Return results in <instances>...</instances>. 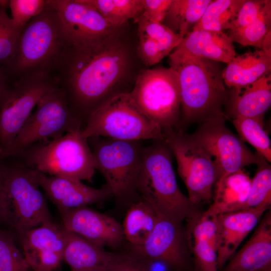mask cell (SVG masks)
Instances as JSON below:
<instances>
[{"instance_id": "1", "label": "cell", "mask_w": 271, "mask_h": 271, "mask_svg": "<svg viewBox=\"0 0 271 271\" xmlns=\"http://www.w3.org/2000/svg\"><path fill=\"white\" fill-rule=\"evenodd\" d=\"M128 62L127 50L116 35L91 44L69 45L54 76L83 124L94 109L117 94L114 90Z\"/></svg>"}, {"instance_id": "2", "label": "cell", "mask_w": 271, "mask_h": 271, "mask_svg": "<svg viewBox=\"0 0 271 271\" xmlns=\"http://www.w3.org/2000/svg\"><path fill=\"white\" fill-rule=\"evenodd\" d=\"M173 155L163 140L144 147L137 191L157 214L181 224L198 218L200 213L179 189L173 167Z\"/></svg>"}, {"instance_id": "3", "label": "cell", "mask_w": 271, "mask_h": 271, "mask_svg": "<svg viewBox=\"0 0 271 271\" xmlns=\"http://www.w3.org/2000/svg\"><path fill=\"white\" fill-rule=\"evenodd\" d=\"M169 64L179 78L181 120L177 130L212 118H226L223 109L228 94L218 62L186 57Z\"/></svg>"}, {"instance_id": "4", "label": "cell", "mask_w": 271, "mask_h": 271, "mask_svg": "<svg viewBox=\"0 0 271 271\" xmlns=\"http://www.w3.org/2000/svg\"><path fill=\"white\" fill-rule=\"evenodd\" d=\"M70 44L62 23L49 4L22 29L13 57L6 68L19 78L44 72L53 75Z\"/></svg>"}, {"instance_id": "5", "label": "cell", "mask_w": 271, "mask_h": 271, "mask_svg": "<svg viewBox=\"0 0 271 271\" xmlns=\"http://www.w3.org/2000/svg\"><path fill=\"white\" fill-rule=\"evenodd\" d=\"M40 188L31 169L20 163L2 165L0 224L20 239L31 229L52 221Z\"/></svg>"}, {"instance_id": "6", "label": "cell", "mask_w": 271, "mask_h": 271, "mask_svg": "<svg viewBox=\"0 0 271 271\" xmlns=\"http://www.w3.org/2000/svg\"><path fill=\"white\" fill-rule=\"evenodd\" d=\"M18 158L21 165L45 174L91 182L96 166L87 139L81 129L37 143Z\"/></svg>"}, {"instance_id": "7", "label": "cell", "mask_w": 271, "mask_h": 271, "mask_svg": "<svg viewBox=\"0 0 271 271\" xmlns=\"http://www.w3.org/2000/svg\"><path fill=\"white\" fill-rule=\"evenodd\" d=\"M82 136L122 141L163 140V130L138 107L129 92L111 97L85 120Z\"/></svg>"}, {"instance_id": "8", "label": "cell", "mask_w": 271, "mask_h": 271, "mask_svg": "<svg viewBox=\"0 0 271 271\" xmlns=\"http://www.w3.org/2000/svg\"><path fill=\"white\" fill-rule=\"evenodd\" d=\"M87 141L96 166L104 177L112 196L119 202L136 197L137 183L140 172L142 141H122L91 137Z\"/></svg>"}, {"instance_id": "9", "label": "cell", "mask_w": 271, "mask_h": 271, "mask_svg": "<svg viewBox=\"0 0 271 271\" xmlns=\"http://www.w3.org/2000/svg\"><path fill=\"white\" fill-rule=\"evenodd\" d=\"M82 125L71 110L65 91L57 85L40 99L35 111L0 159L18 158L32 146L81 130Z\"/></svg>"}, {"instance_id": "10", "label": "cell", "mask_w": 271, "mask_h": 271, "mask_svg": "<svg viewBox=\"0 0 271 271\" xmlns=\"http://www.w3.org/2000/svg\"><path fill=\"white\" fill-rule=\"evenodd\" d=\"M129 92L140 109L162 130L166 128L178 130L181 101L175 70L171 67L144 70Z\"/></svg>"}, {"instance_id": "11", "label": "cell", "mask_w": 271, "mask_h": 271, "mask_svg": "<svg viewBox=\"0 0 271 271\" xmlns=\"http://www.w3.org/2000/svg\"><path fill=\"white\" fill-rule=\"evenodd\" d=\"M163 139L177 163V170L187 188L190 200L197 205L213 198L218 174L211 156L183 130L163 129Z\"/></svg>"}, {"instance_id": "12", "label": "cell", "mask_w": 271, "mask_h": 271, "mask_svg": "<svg viewBox=\"0 0 271 271\" xmlns=\"http://www.w3.org/2000/svg\"><path fill=\"white\" fill-rule=\"evenodd\" d=\"M55 77L40 72L18 78L0 102V157L11 146L40 99L57 85Z\"/></svg>"}, {"instance_id": "13", "label": "cell", "mask_w": 271, "mask_h": 271, "mask_svg": "<svg viewBox=\"0 0 271 271\" xmlns=\"http://www.w3.org/2000/svg\"><path fill=\"white\" fill-rule=\"evenodd\" d=\"M226 120L225 117L212 118L189 134L212 158L218 174L216 183L245 166L256 165L259 158L226 126Z\"/></svg>"}, {"instance_id": "14", "label": "cell", "mask_w": 271, "mask_h": 271, "mask_svg": "<svg viewBox=\"0 0 271 271\" xmlns=\"http://www.w3.org/2000/svg\"><path fill=\"white\" fill-rule=\"evenodd\" d=\"M63 26L69 43L82 45L116 35V30L82 0H48Z\"/></svg>"}, {"instance_id": "15", "label": "cell", "mask_w": 271, "mask_h": 271, "mask_svg": "<svg viewBox=\"0 0 271 271\" xmlns=\"http://www.w3.org/2000/svg\"><path fill=\"white\" fill-rule=\"evenodd\" d=\"M129 254L145 262L158 261L177 270L186 263L185 238L181 224L158 214L156 225L142 245L131 246Z\"/></svg>"}, {"instance_id": "16", "label": "cell", "mask_w": 271, "mask_h": 271, "mask_svg": "<svg viewBox=\"0 0 271 271\" xmlns=\"http://www.w3.org/2000/svg\"><path fill=\"white\" fill-rule=\"evenodd\" d=\"M67 231L53 221L27 232L20 239L23 254L33 271H53L63 260Z\"/></svg>"}, {"instance_id": "17", "label": "cell", "mask_w": 271, "mask_h": 271, "mask_svg": "<svg viewBox=\"0 0 271 271\" xmlns=\"http://www.w3.org/2000/svg\"><path fill=\"white\" fill-rule=\"evenodd\" d=\"M60 213L65 230L103 247L116 248L125 239L122 225L116 220L88 206Z\"/></svg>"}, {"instance_id": "18", "label": "cell", "mask_w": 271, "mask_h": 271, "mask_svg": "<svg viewBox=\"0 0 271 271\" xmlns=\"http://www.w3.org/2000/svg\"><path fill=\"white\" fill-rule=\"evenodd\" d=\"M32 170L40 188L59 212L88 206L112 196L105 184L100 188H95L84 184L81 181L49 176Z\"/></svg>"}, {"instance_id": "19", "label": "cell", "mask_w": 271, "mask_h": 271, "mask_svg": "<svg viewBox=\"0 0 271 271\" xmlns=\"http://www.w3.org/2000/svg\"><path fill=\"white\" fill-rule=\"evenodd\" d=\"M269 207L260 206L216 216V250L221 270Z\"/></svg>"}, {"instance_id": "20", "label": "cell", "mask_w": 271, "mask_h": 271, "mask_svg": "<svg viewBox=\"0 0 271 271\" xmlns=\"http://www.w3.org/2000/svg\"><path fill=\"white\" fill-rule=\"evenodd\" d=\"M233 43L224 32L191 31L169 54V62L194 57L227 64L237 55Z\"/></svg>"}, {"instance_id": "21", "label": "cell", "mask_w": 271, "mask_h": 271, "mask_svg": "<svg viewBox=\"0 0 271 271\" xmlns=\"http://www.w3.org/2000/svg\"><path fill=\"white\" fill-rule=\"evenodd\" d=\"M232 89L225 105L226 118L243 116L264 122L265 113L271 104L270 73L243 87Z\"/></svg>"}, {"instance_id": "22", "label": "cell", "mask_w": 271, "mask_h": 271, "mask_svg": "<svg viewBox=\"0 0 271 271\" xmlns=\"http://www.w3.org/2000/svg\"><path fill=\"white\" fill-rule=\"evenodd\" d=\"M221 271L271 270V214L267 212L249 240Z\"/></svg>"}, {"instance_id": "23", "label": "cell", "mask_w": 271, "mask_h": 271, "mask_svg": "<svg viewBox=\"0 0 271 271\" xmlns=\"http://www.w3.org/2000/svg\"><path fill=\"white\" fill-rule=\"evenodd\" d=\"M117 255L67 231L63 260L70 266L71 271H105Z\"/></svg>"}, {"instance_id": "24", "label": "cell", "mask_w": 271, "mask_h": 271, "mask_svg": "<svg viewBox=\"0 0 271 271\" xmlns=\"http://www.w3.org/2000/svg\"><path fill=\"white\" fill-rule=\"evenodd\" d=\"M271 50L260 49L236 55L222 70L225 86L232 89L243 87L270 73Z\"/></svg>"}, {"instance_id": "25", "label": "cell", "mask_w": 271, "mask_h": 271, "mask_svg": "<svg viewBox=\"0 0 271 271\" xmlns=\"http://www.w3.org/2000/svg\"><path fill=\"white\" fill-rule=\"evenodd\" d=\"M251 180L242 169L215 183L213 203L202 215L213 216L242 210L249 194Z\"/></svg>"}, {"instance_id": "26", "label": "cell", "mask_w": 271, "mask_h": 271, "mask_svg": "<svg viewBox=\"0 0 271 271\" xmlns=\"http://www.w3.org/2000/svg\"><path fill=\"white\" fill-rule=\"evenodd\" d=\"M158 214L148 202L141 198L133 202L122 225L124 238L131 246L142 245L153 231Z\"/></svg>"}, {"instance_id": "27", "label": "cell", "mask_w": 271, "mask_h": 271, "mask_svg": "<svg viewBox=\"0 0 271 271\" xmlns=\"http://www.w3.org/2000/svg\"><path fill=\"white\" fill-rule=\"evenodd\" d=\"M212 0H172L162 23L183 38L202 17Z\"/></svg>"}, {"instance_id": "28", "label": "cell", "mask_w": 271, "mask_h": 271, "mask_svg": "<svg viewBox=\"0 0 271 271\" xmlns=\"http://www.w3.org/2000/svg\"><path fill=\"white\" fill-rule=\"evenodd\" d=\"M228 35L244 46L271 50V1L266 0L259 15L249 25L240 29L229 30Z\"/></svg>"}, {"instance_id": "29", "label": "cell", "mask_w": 271, "mask_h": 271, "mask_svg": "<svg viewBox=\"0 0 271 271\" xmlns=\"http://www.w3.org/2000/svg\"><path fill=\"white\" fill-rule=\"evenodd\" d=\"M245 0H215L208 5L202 17L191 31L224 32L230 30Z\"/></svg>"}, {"instance_id": "30", "label": "cell", "mask_w": 271, "mask_h": 271, "mask_svg": "<svg viewBox=\"0 0 271 271\" xmlns=\"http://www.w3.org/2000/svg\"><path fill=\"white\" fill-rule=\"evenodd\" d=\"M96 10L111 26L118 29L129 20H136L143 10L142 0H82Z\"/></svg>"}, {"instance_id": "31", "label": "cell", "mask_w": 271, "mask_h": 271, "mask_svg": "<svg viewBox=\"0 0 271 271\" xmlns=\"http://www.w3.org/2000/svg\"><path fill=\"white\" fill-rule=\"evenodd\" d=\"M238 136L244 142L253 146L256 153L269 163H271V142L264 122L255 118L238 116L231 120Z\"/></svg>"}, {"instance_id": "32", "label": "cell", "mask_w": 271, "mask_h": 271, "mask_svg": "<svg viewBox=\"0 0 271 271\" xmlns=\"http://www.w3.org/2000/svg\"><path fill=\"white\" fill-rule=\"evenodd\" d=\"M256 171L251 180L249 194L243 209L271 205V166L259 155Z\"/></svg>"}, {"instance_id": "33", "label": "cell", "mask_w": 271, "mask_h": 271, "mask_svg": "<svg viewBox=\"0 0 271 271\" xmlns=\"http://www.w3.org/2000/svg\"><path fill=\"white\" fill-rule=\"evenodd\" d=\"M135 21L138 23L139 36L148 37L158 43L167 55H169L182 39L179 34L162 23L150 21L141 15Z\"/></svg>"}, {"instance_id": "34", "label": "cell", "mask_w": 271, "mask_h": 271, "mask_svg": "<svg viewBox=\"0 0 271 271\" xmlns=\"http://www.w3.org/2000/svg\"><path fill=\"white\" fill-rule=\"evenodd\" d=\"M30 269L17 245L15 235L0 226V271H29Z\"/></svg>"}, {"instance_id": "35", "label": "cell", "mask_w": 271, "mask_h": 271, "mask_svg": "<svg viewBox=\"0 0 271 271\" xmlns=\"http://www.w3.org/2000/svg\"><path fill=\"white\" fill-rule=\"evenodd\" d=\"M22 28L14 24L6 9L0 7V69L5 70L11 62Z\"/></svg>"}, {"instance_id": "36", "label": "cell", "mask_w": 271, "mask_h": 271, "mask_svg": "<svg viewBox=\"0 0 271 271\" xmlns=\"http://www.w3.org/2000/svg\"><path fill=\"white\" fill-rule=\"evenodd\" d=\"M47 0H10V6L14 24L23 28L45 8Z\"/></svg>"}, {"instance_id": "37", "label": "cell", "mask_w": 271, "mask_h": 271, "mask_svg": "<svg viewBox=\"0 0 271 271\" xmlns=\"http://www.w3.org/2000/svg\"><path fill=\"white\" fill-rule=\"evenodd\" d=\"M196 271H218L216 249L207 242H193Z\"/></svg>"}, {"instance_id": "38", "label": "cell", "mask_w": 271, "mask_h": 271, "mask_svg": "<svg viewBox=\"0 0 271 271\" xmlns=\"http://www.w3.org/2000/svg\"><path fill=\"white\" fill-rule=\"evenodd\" d=\"M193 224L191 233L193 242H207L216 249V237L217 225L216 216H200L194 221H190Z\"/></svg>"}, {"instance_id": "39", "label": "cell", "mask_w": 271, "mask_h": 271, "mask_svg": "<svg viewBox=\"0 0 271 271\" xmlns=\"http://www.w3.org/2000/svg\"><path fill=\"white\" fill-rule=\"evenodd\" d=\"M266 0H245L230 30L240 29L249 25L257 18Z\"/></svg>"}, {"instance_id": "40", "label": "cell", "mask_w": 271, "mask_h": 271, "mask_svg": "<svg viewBox=\"0 0 271 271\" xmlns=\"http://www.w3.org/2000/svg\"><path fill=\"white\" fill-rule=\"evenodd\" d=\"M138 51L141 59L148 66L158 63L167 56L158 43L145 36H139Z\"/></svg>"}, {"instance_id": "41", "label": "cell", "mask_w": 271, "mask_h": 271, "mask_svg": "<svg viewBox=\"0 0 271 271\" xmlns=\"http://www.w3.org/2000/svg\"><path fill=\"white\" fill-rule=\"evenodd\" d=\"M143 10L140 15L145 19L162 23L172 0H142Z\"/></svg>"}, {"instance_id": "42", "label": "cell", "mask_w": 271, "mask_h": 271, "mask_svg": "<svg viewBox=\"0 0 271 271\" xmlns=\"http://www.w3.org/2000/svg\"><path fill=\"white\" fill-rule=\"evenodd\" d=\"M105 271H151L146 263L129 254H118Z\"/></svg>"}, {"instance_id": "43", "label": "cell", "mask_w": 271, "mask_h": 271, "mask_svg": "<svg viewBox=\"0 0 271 271\" xmlns=\"http://www.w3.org/2000/svg\"><path fill=\"white\" fill-rule=\"evenodd\" d=\"M8 76L5 70L0 69V102L2 96L7 87V83Z\"/></svg>"}, {"instance_id": "44", "label": "cell", "mask_w": 271, "mask_h": 271, "mask_svg": "<svg viewBox=\"0 0 271 271\" xmlns=\"http://www.w3.org/2000/svg\"><path fill=\"white\" fill-rule=\"evenodd\" d=\"M10 1L0 0V7L6 9L10 6Z\"/></svg>"}, {"instance_id": "45", "label": "cell", "mask_w": 271, "mask_h": 271, "mask_svg": "<svg viewBox=\"0 0 271 271\" xmlns=\"http://www.w3.org/2000/svg\"><path fill=\"white\" fill-rule=\"evenodd\" d=\"M1 173H2V165H0V183H1Z\"/></svg>"}]
</instances>
